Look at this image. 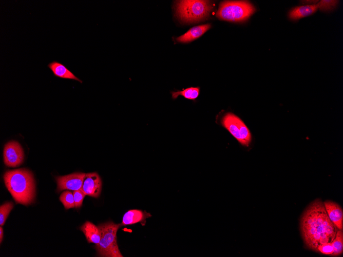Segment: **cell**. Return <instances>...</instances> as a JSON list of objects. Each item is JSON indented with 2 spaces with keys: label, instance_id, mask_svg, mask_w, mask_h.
<instances>
[{
  "label": "cell",
  "instance_id": "4fadbf2b",
  "mask_svg": "<svg viewBox=\"0 0 343 257\" xmlns=\"http://www.w3.org/2000/svg\"><path fill=\"white\" fill-rule=\"evenodd\" d=\"M48 67L52 72L53 75L56 77L75 80L80 83H82V81L77 77L64 65L58 61H53L49 63L48 65Z\"/></svg>",
  "mask_w": 343,
  "mask_h": 257
},
{
  "label": "cell",
  "instance_id": "8992f818",
  "mask_svg": "<svg viewBox=\"0 0 343 257\" xmlns=\"http://www.w3.org/2000/svg\"><path fill=\"white\" fill-rule=\"evenodd\" d=\"M221 123L242 145L249 146L252 141L251 132L238 116L231 112L227 113L222 118Z\"/></svg>",
  "mask_w": 343,
  "mask_h": 257
},
{
  "label": "cell",
  "instance_id": "d6986e66",
  "mask_svg": "<svg viewBox=\"0 0 343 257\" xmlns=\"http://www.w3.org/2000/svg\"><path fill=\"white\" fill-rule=\"evenodd\" d=\"M13 207L12 202H6L1 206L0 207V225H4L5 221L10 212Z\"/></svg>",
  "mask_w": 343,
  "mask_h": 257
},
{
  "label": "cell",
  "instance_id": "30bf717a",
  "mask_svg": "<svg viewBox=\"0 0 343 257\" xmlns=\"http://www.w3.org/2000/svg\"><path fill=\"white\" fill-rule=\"evenodd\" d=\"M327 215L338 230L343 229V211L337 203L330 200L323 202Z\"/></svg>",
  "mask_w": 343,
  "mask_h": 257
},
{
  "label": "cell",
  "instance_id": "3957f363",
  "mask_svg": "<svg viewBox=\"0 0 343 257\" xmlns=\"http://www.w3.org/2000/svg\"><path fill=\"white\" fill-rule=\"evenodd\" d=\"M176 16L185 23H195L207 18L213 10L208 1H178L175 3Z\"/></svg>",
  "mask_w": 343,
  "mask_h": 257
},
{
  "label": "cell",
  "instance_id": "7a4b0ae2",
  "mask_svg": "<svg viewBox=\"0 0 343 257\" xmlns=\"http://www.w3.org/2000/svg\"><path fill=\"white\" fill-rule=\"evenodd\" d=\"M5 185L17 203L27 205L33 202L35 183L33 174L26 169L9 170L5 172Z\"/></svg>",
  "mask_w": 343,
  "mask_h": 257
},
{
  "label": "cell",
  "instance_id": "7c38bea8",
  "mask_svg": "<svg viewBox=\"0 0 343 257\" xmlns=\"http://www.w3.org/2000/svg\"><path fill=\"white\" fill-rule=\"evenodd\" d=\"M210 28L211 25L209 24L192 27L185 33L177 37L176 40L181 43L191 42L202 36Z\"/></svg>",
  "mask_w": 343,
  "mask_h": 257
},
{
  "label": "cell",
  "instance_id": "277c9868",
  "mask_svg": "<svg viewBox=\"0 0 343 257\" xmlns=\"http://www.w3.org/2000/svg\"><path fill=\"white\" fill-rule=\"evenodd\" d=\"M121 224L109 222L98 226L100 240L96 249L99 256L122 257L117 242V232Z\"/></svg>",
  "mask_w": 343,
  "mask_h": 257
},
{
  "label": "cell",
  "instance_id": "44dd1931",
  "mask_svg": "<svg viewBox=\"0 0 343 257\" xmlns=\"http://www.w3.org/2000/svg\"><path fill=\"white\" fill-rule=\"evenodd\" d=\"M333 251V248L331 243H327L320 245L317 249V252L325 255L331 256Z\"/></svg>",
  "mask_w": 343,
  "mask_h": 257
},
{
  "label": "cell",
  "instance_id": "ffe728a7",
  "mask_svg": "<svg viewBox=\"0 0 343 257\" xmlns=\"http://www.w3.org/2000/svg\"><path fill=\"white\" fill-rule=\"evenodd\" d=\"M337 3V1H320L316 4L320 10L327 11L333 9Z\"/></svg>",
  "mask_w": 343,
  "mask_h": 257
},
{
  "label": "cell",
  "instance_id": "6da1fadb",
  "mask_svg": "<svg viewBox=\"0 0 343 257\" xmlns=\"http://www.w3.org/2000/svg\"><path fill=\"white\" fill-rule=\"evenodd\" d=\"M299 227L305 247L316 252L320 245L331 243L338 230L329 219L320 199L313 201L304 210Z\"/></svg>",
  "mask_w": 343,
  "mask_h": 257
},
{
  "label": "cell",
  "instance_id": "ba28073f",
  "mask_svg": "<svg viewBox=\"0 0 343 257\" xmlns=\"http://www.w3.org/2000/svg\"><path fill=\"white\" fill-rule=\"evenodd\" d=\"M86 173L77 172L68 175L58 176L56 178L59 191L68 190L76 191L81 190Z\"/></svg>",
  "mask_w": 343,
  "mask_h": 257
},
{
  "label": "cell",
  "instance_id": "5b68a950",
  "mask_svg": "<svg viewBox=\"0 0 343 257\" xmlns=\"http://www.w3.org/2000/svg\"><path fill=\"white\" fill-rule=\"evenodd\" d=\"M255 10L248 1H223L219 5L216 16L221 20L240 22L249 18Z\"/></svg>",
  "mask_w": 343,
  "mask_h": 257
},
{
  "label": "cell",
  "instance_id": "9a60e30c",
  "mask_svg": "<svg viewBox=\"0 0 343 257\" xmlns=\"http://www.w3.org/2000/svg\"><path fill=\"white\" fill-rule=\"evenodd\" d=\"M88 243L98 244L100 240V232L98 226L90 222L86 221L80 228Z\"/></svg>",
  "mask_w": 343,
  "mask_h": 257
},
{
  "label": "cell",
  "instance_id": "2e32d148",
  "mask_svg": "<svg viewBox=\"0 0 343 257\" xmlns=\"http://www.w3.org/2000/svg\"><path fill=\"white\" fill-rule=\"evenodd\" d=\"M199 92L200 88L199 87H191L182 91H173L171 94L173 99H176L179 96L181 95L186 99L195 100L199 96Z\"/></svg>",
  "mask_w": 343,
  "mask_h": 257
},
{
  "label": "cell",
  "instance_id": "e0dca14e",
  "mask_svg": "<svg viewBox=\"0 0 343 257\" xmlns=\"http://www.w3.org/2000/svg\"><path fill=\"white\" fill-rule=\"evenodd\" d=\"M333 248L332 256H339L343 253V231L338 230L335 238L331 242Z\"/></svg>",
  "mask_w": 343,
  "mask_h": 257
},
{
  "label": "cell",
  "instance_id": "7402d4cb",
  "mask_svg": "<svg viewBox=\"0 0 343 257\" xmlns=\"http://www.w3.org/2000/svg\"><path fill=\"white\" fill-rule=\"evenodd\" d=\"M75 207L79 208L82 206L84 198L86 194L81 190L73 192Z\"/></svg>",
  "mask_w": 343,
  "mask_h": 257
},
{
  "label": "cell",
  "instance_id": "603a6c76",
  "mask_svg": "<svg viewBox=\"0 0 343 257\" xmlns=\"http://www.w3.org/2000/svg\"><path fill=\"white\" fill-rule=\"evenodd\" d=\"M3 238V229L2 227V226L0 227V242L1 243H2V240Z\"/></svg>",
  "mask_w": 343,
  "mask_h": 257
},
{
  "label": "cell",
  "instance_id": "52a82bcc",
  "mask_svg": "<svg viewBox=\"0 0 343 257\" xmlns=\"http://www.w3.org/2000/svg\"><path fill=\"white\" fill-rule=\"evenodd\" d=\"M24 154L21 145L16 141L7 143L4 149L5 164L10 167H15L23 162Z\"/></svg>",
  "mask_w": 343,
  "mask_h": 257
},
{
  "label": "cell",
  "instance_id": "8fae6325",
  "mask_svg": "<svg viewBox=\"0 0 343 257\" xmlns=\"http://www.w3.org/2000/svg\"><path fill=\"white\" fill-rule=\"evenodd\" d=\"M150 216L151 215L146 211L138 209L129 210L124 214L121 225L125 226L140 222L144 225L145 220Z\"/></svg>",
  "mask_w": 343,
  "mask_h": 257
},
{
  "label": "cell",
  "instance_id": "5bb4252c",
  "mask_svg": "<svg viewBox=\"0 0 343 257\" xmlns=\"http://www.w3.org/2000/svg\"><path fill=\"white\" fill-rule=\"evenodd\" d=\"M318 9L316 4L298 6L289 12V16L291 19L297 20L313 14Z\"/></svg>",
  "mask_w": 343,
  "mask_h": 257
},
{
  "label": "cell",
  "instance_id": "9c48e42d",
  "mask_svg": "<svg viewBox=\"0 0 343 257\" xmlns=\"http://www.w3.org/2000/svg\"><path fill=\"white\" fill-rule=\"evenodd\" d=\"M102 189V181L96 172L86 173L81 190L87 195L98 197Z\"/></svg>",
  "mask_w": 343,
  "mask_h": 257
},
{
  "label": "cell",
  "instance_id": "ac0fdd59",
  "mask_svg": "<svg viewBox=\"0 0 343 257\" xmlns=\"http://www.w3.org/2000/svg\"><path fill=\"white\" fill-rule=\"evenodd\" d=\"M60 200L63 204L65 209L75 207L73 193L68 190L64 191L60 196Z\"/></svg>",
  "mask_w": 343,
  "mask_h": 257
}]
</instances>
